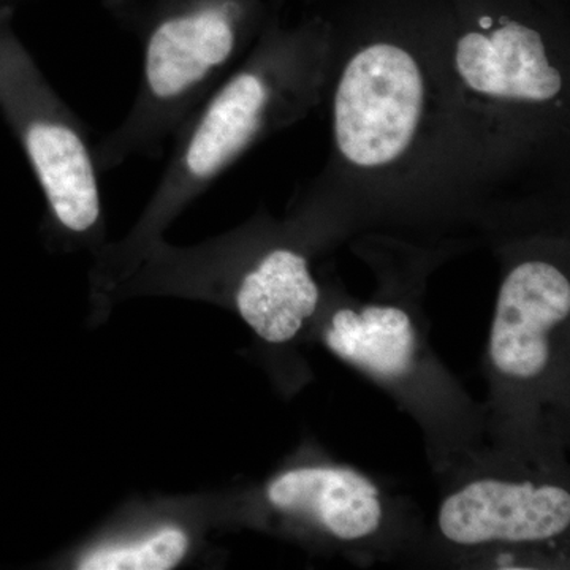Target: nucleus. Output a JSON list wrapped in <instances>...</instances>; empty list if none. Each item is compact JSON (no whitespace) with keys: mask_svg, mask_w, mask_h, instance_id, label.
I'll list each match as a JSON object with an SVG mask.
<instances>
[{"mask_svg":"<svg viewBox=\"0 0 570 570\" xmlns=\"http://www.w3.org/2000/svg\"><path fill=\"white\" fill-rule=\"evenodd\" d=\"M330 351L382 377H400L411 370L415 332L406 311L396 306L341 309L325 333Z\"/></svg>","mask_w":570,"mask_h":570,"instance_id":"nucleus-10","label":"nucleus"},{"mask_svg":"<svg viewBox=\"0 0 570 570\" xmlns=\"http://www.w3.org/2000/svg\"><path fill=\"white\" fill-rule=\"evenodd\" d=\"M325 99L332 156L322 184L382 198L482 184L450 116L425 32L336 39Z\"/></svg>","mask_w":570,"mask_h":570,"instance_id":"nucleus-1","label":"nucleus"},{"mask_svg":"<svg viewBox=\"0 0 570 570\" xmlns=\"http://www.w3.org/2000/svg\"><path fill=\"white\" fill-rule=\"evenodd\" d=\"M0 102L20 137L52 224L78 238L94 235L102 223L96 145L29 52L6 36H0Z\"/></svg>","mask_w":570,"mask_h":570,"instance_id":"nucleus-5","label":"nucleus"},{"mask_svg":"<svg viewBox=\"0 0 570 570\" xmlns=\"http://www.w3.org/2000/svg\"><path fill=\"white\" fill-rule=\"evenodd\" d=\"M268 499L285 512L311 517L343 540L367 538L382 520L376 485L348 469L298 468L284 472L269 483Z\"/></svg>","mask_w":570,"mask_h":570,"instance_id":"nucleus-9","label":"nucleus"},{"mask_svg":"<svg viewBox=\"0 0 570 570\" xmlns=\"http://www.w3.org/2000/svg\"><path fill=\"white\" fill-rule=\"evenodd\" d=\"M335 50V33L325 24L261 32L245 59L176 134L142 230L167 224L254 146L324 102Z\"/></svg>","mask_w":570,"mask_h":570,"instance_id":"nucleus-3","label":"nucleus"},{"mask_svg":"<svg viewBox=\"0 0 570 570\" xmlns=\"http://www.w3.org/2000/svg\"><path fill=\"white\" fill-rule=\"evenodd\" d=\"M246 0H174L138 28L141 73L132 107L94 146L100 174L156 159L258 39Z\"/></svg>","mask_w":570,"mask_h":570,"instance_id":"nucleus-4","label":"nucleus"},{"mask_svg":"<svg viewBox=\"0 0 570 570\" xmlns=\"http://www.w3.org/2000/svg\"><path fill=\"white\" fill-rule=\"evenodd\" d=\"M189 540L179 528H163L140 542L104 547L86 554L82 570H167L186 554Z\"/></svg>","mask_w":570,"mask_h":570,"instance_id":"nucleus-11","label":"nucleus"},{"mask_svg":"<svg viewBox=\"0 0 570 570\" xmlns=\"http://www.w3.org/2000/svg\"><path fill=\"white\" fill-rule=\"evenodd\" d=\"M568 273L547 258L513 265L499 287L490 355L505 376L528 381L550 362V336L568 321Z\"/></svg>","mask_w":570,"mask_h":570,"instance_id":"nucleus-6","label":"nucleus"},{"mask_svg":"<svg viewBox=\"0 0 570 570\" xmlns=\"http://www.w3.org/2000/svg\"><path fill=\"white\" fill-rule=\"evenodd\" d=\"M570 524V494L554 485L483 479L445 499L439 528L456 546L553 539Z\"/></svg>","mask_w":570,"mask_h":570,"instance_id":"nucleus-7","label":"nucleus"},{"mask_svg":"<svg viewBox=\"0 0 570 570\" xmlns=\"http://www.w3.org/2000/svg\"><path fill=\"white\" fill-rule=\"evenodd\" d=\"M236 307L266 343L283 344L313 317L321 299L309 262L294 247L272 246L236 285Z\"/></svg>","mask_w":570,"mask_h":570,"instance_id":"nucleus-8","label":"nucleus"},{"mask_svg":"<svg viewBox=\"0 0 570 570\" xmlns=\"http://www.w3.org/2000/svg\"><path fill=\"white\" fill-rule=\"evenodd\" d=\"M425 33L450 116L482 184L568 156L569 51L557 36L505 13Z\"/></svg>","mask_w":570,"mask_h":570,"instance_id":"nucleus-2","label":"nucleus"}]
</instances>
